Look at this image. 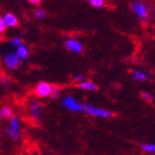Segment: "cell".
Instances as JSON below:
<instances>
[{
    "mask_svg": "<svg viewBox=\"0 0 155 155\" xmlns=\"http://www.w3.org/2000/svg\"><path fill=\"white\" fill-rule=\"evenodd\" d=\"M129 8L140 21H148L150 18V12L148 5L141 0H133L130 3Z\"/></svg>",
    "mask_w": 155,
    "mask_h": 155,
    "instance_id": "6da1fadb",
    "label": "cell"
},
{
    "mask_svg": "<svg viewBox=\"0 0 155 155\" xmlns=\"http://www.w3.org/2000/svg\"><path fill=\"white\" fill-rule=\"evenodd\" d=\"M84 111L90 116L97 117V118L109 119L114 116L112 111H110V110L105 109V108L97 107V106H94V105L88 104V103L84 104Z\"/></svg>",
    "mask_w": 155,
    "mask_h": 155,
    "instance_id": "7a4b0ae2",
    "label": "cell"
},
{
    "mask_svg": "<svg viewBox=\"0 0 155 155\" xmlns=\"http://www.w3.org/2000/svg\"><path fill=\"white\" fill-rule=\"evenodd\" d=\"M3 132L6 137L12 139L13 141H18L20 139V133H21V122L18 116L13 115L9 119L8 128H5Z\"/></svg>",
    "mask_w": 155,
    "mask_h": 155,
    "instance_id": "3957f363",
    "label": "cell"
},
{
    "mask_svg": "<svg viewBox=\"0 0 155 155\" xmlns=\"http://www.w3.org/2000/svg\"><path fill=\"white\" fill-rule=\"evenodd\" d=\"M61 104L64 108L73 112H82L84 111V104L79 102L74 96L67 95L64 96L61 100Z\"/></svg>",
    "mask_w": 155,
    "mask_h": 155,
    "instance_id": "277c9868",
    "label": "cell"
},
{
    "mask_svg": "<svg viewBox=\"0 0 155 155\" xmlns=\"http://www.w3.org/2000/svg\"><path fill=\"white\" fill-rule=\"evenodd\" d=\"M51 88H52L51 84H49L48 82L41 81L35 87V94L37 97H40V98L48 97L50 96Z\"/></svg>",
    "mask_w": 155,
    "mask_h": 155,
    "instance_id": "5b68a950",
    "label": "cell"
},
{
    "mask_svg": "<svg viewBox=\"0 0 155 155\" xmlns=\"http://www.w3.org/2000/svg\"><path fill=\"white\" fill-rule=\"evenodd\" d=\"M3 61H4L5 66L10 70H15V69L19 68V66L21 64V60L19 59V57L15 52L7 53L5 55Z\"/></svg>",
    "mask_w": 155,
    "mask_h": 155,
    "instance_id": "8992f818",
    "label": "cell"
},
{
    "mask_svg": "<svg viewBox=\"0 0 155 155\" xmlns=\"http://www.w3.org/2000/svg\"><path fill=\"white\" fill-rule=\"evenodd\" d=\"M64 46H65L66 49H68L69 51H71L73 53H75V54H80L84 51L83 44L75 38H68L65 41Z\"/></svg>",
    "mask_w": 155,
    "mask_h": 155,
    "instance_id": "52a82bcc",
    "label": "cell"
},
{
    "mask_svg": "<svg viewBox=\"0 0 155 155\" xmlns=\"http://www.w3.org/2000/svg\"><path fill=\"white\" fill-rule=\"evenodd\" d=\"M42 110H43V107H42L41 103L38 101H32L29 105V114L30 116L35 120L39 121L42 115Z\"/></svg>",
    "mask_w": 155,
    "mask_h": 155,
    "instance_id": "ba28073f",
    "label": "cell"
},
{
    "mask_svg": "<svg viewBox=\"0 0 155 155\" xmlns=\"http://www.w3.org/2000/svg\"><path fill=\"white\" fill-rule=\"evenodd\" d=\"M2 18H3V20H4V21H5L8 28H15V27H18L19 24H20L18 17L12 12L5 13L4 15L2 16Z\"/></svg>",
    "mask_w": 155,
    "mask_h": 155,
    "instance_id": "9c48e42d",
    "label": "cell"
},
{
    "mask_svg": "<svg viewBox=\"0 0 155 155\" xmlns=\"http://www.w3.org/2000/svg\"><path fill=\"white\" fill-rule=\"evenodd\" d=\"M78 87L84 91H96L97 89V86L90 80H84L81 83H78Z\"/></svg>",
    "mask_w": 155,
    "mask_h": 155,
    "instance_id": "30bf717a",
    "label": "cell"
},
{
    "mask_svg": "<svg viewBox=\"0 0 155 155\" xmlns=\"http://www.w3.org/2000/svg\"><path fill=\"white\" fill-rule=\"evenodd\" d=\"M15 53L17 54V56H18L21 61H23V60L28 58V56H29V53H30V50H29V48H28L26 45L22 44L21 46H20V47H18L16 48Z\"/></svg>",
    "mask_w": 155,
    "mask_h": 155,
    "instance_id": "8fae6325",
    "label": "cell"
},
{
    "mask_svg": "<svg viewBox=\"0 0 155 155\" xmlns=\"http://www.w3.org/2000/svg\"><path fill=\"white\" fill-rule=\"evenodd\" d=\"M132 78L134 81L137 83H143L148 80L149 76L145 72L140 71V70H136V71L132 73Z\"/></svg>",
    "mask_w": 155,
    "mask_h": 155,
    "instance_id": "7c38bea8",
    "label": "cell"
},
{
    "mask_svg": "<svg viewBox=\"0 0 155 155\" xmlns=\"http://www.w3.org/2000/svg\"><path fill=\"white\" fill-rule=\"evenodd\" d=\"M140 149L148 154H155V143H143L140 145Z\"/></svg>",
    "mask_w": 155,
    "mask_h": 155,
    "instance_id": "4fadbf2b",
    "label": "cell"
},
{
    "mask_svg": "<svg viewBox=\"0 0 155 155\" xmlns=\"http://www.w3.org/2000/svg\"><path fill=\"white\" fill-rule=\"evenodd\" d=\"M48 16V12L41 8H36L34 10V17L37 20H44Z\"/></svg>",
    "mask_w": 155,
    "mask_h": 155,
    "instance_id": "5bb4252c",
    "label": "cell"
},
{
    "mask_svg": "<svg viewBox=\"0 0 155 155\" xmlns=\"http://www.w3.org/2000/svg\"><path fill=\"white\" fill-rule=\"evenodd\" d=\"M1 110H2V115H3V118H6V119H10L14 114H13V110L10 106L8 105H5L3 107H1Z\"/></svg>",
    "mask_w": 155,
    "mask_h": 155,
    "instance_id": "9a60e30c",
    "label": "cell"
},
{
    "mask_svg": "<svg viewBox=\"0 0 155 155\" xmlns=\"http://www.w3.org/2000/svg\"><path fill=\"white\" fill-rule=\"evenodd\" d=\"M61 94V87L59 86H52L51 92H50V97H52L53 100H57L60 97Z\"/></svg>",
    "mask_w": 155,
    "mask_h": 155,
    "instance_id": "2e32d148",
    "label": "cell"
},
{
    "mask_svg": "<svg viewBox=\"0 0 155 155\" xmlns=\"http://www.w3.org/2000/svg\"><path fill=\"white\" fill-rule=\"evenodd\" d=\"M88 2L95 8H101L105 6V0H88Z\"/></svg>",
    "mask_w": 155,
    "mask_h": 155,
    "instance_id": "e0dca14e",
    "label": "cell"
},
{
    "mask_svg": "<svg viewBox=\"0 0 155 155\" xmlns=\"http://www.w3.org/2000/svg\"><path fill=\"white\" fill-rule=\"evenodd\" d=\"M0 83H1L5 87H8L11 84V81H10V78L7 74H0Z\"/></svg>",
    "mask_w": 155,
    "mask_h": 155,
    "instance_id": "ac0fdd59",
    "label": "cell"
},
{
    "mask_svg": "<svg viewBox=\"0 0 155 155\" xmlns=\"http://www.w3.org/2000/svg\"><path fill=\"white\" fill-rule=\"evenodd\" d=\"M141 97L144 101H146L147 102H151L154 100V96L153 94H151L149 91H142L141 92Z\"/></svg>",
    "mask_w": 155,
    "mask_h": 155,
    "instance_id": "d6986e66",
    "label": "cell"
},
{
    "mask_svg": "<svg viewBox=\"0 0 155 155\" xmlns=\"http://www.w3.org/2000/svg\"><path fill=\"white\" fill-rule=\"evenodd\" d=\"M10 44H11L12 47L17 48L18 47H20V46H21L23 44V40L21 37H13L11 39V41H10Z\"/></svg>",
    "mask_w": 155,
    "mask_h": 155,
    "instance_id": "ffe728a7",
    "label": "cell"
},
{
    "mask_svg": "<svg viewBox=\"0 0 155 155\" xmlns=\"http://www.w3.org/2000/svg\"><path fill=\"white\" fill-rule=\"evenodd\" d=\"M7 25H6V23H5V21H4V20H3V18L0 16V35H2V34H4L5 32H6V30H7Z\"/></svg>",
    "mask_w": 155,
    "mask_h": 155,
    "instance_id": "44dd1931",
    "label": "cell"
},
{
    "mask_svg": "<svg viewBox=\"0 0 155 155\" xmlns=\"http://www.w3.org/2000/svg\"><path fill=\"white\" fill-rule=\"evenodd\" d=\"M74 80L78 84V83H81L82 81L84 80V76L83 75V74H76L74 77Z\"/></svg>",
    "mask_w": 155,
    "mask_h": 155,
    "instance_id": "7402d4cb",
    "label": "cell"
},
{
    "mask_svg": "<svg viewBox=\"0 0 155 155\" xmlns=\"http://www.w3.org/2000/svg\"><path fill=\"white\" fill-rule=\"evenodd\" d=\"M28 2L34 6H39L42 2V0H28Z\"/></svg>",
    "mask_w": 155,
    "mask_h": 155,
    "instance_id": "603a6c76",
    "label": "cell"
},
{
    "mask_svg": "<svg viewBox=\"0 0 155 155\" xmlns=\"http://www.w3.org/2000/svg\"><path fill=\"white\" fill-rule=\"evenodd\" d=\"M3 119V115H2V110H1V107H0V121Z\"/></svg>",
    "mask_w": 155,
    "mask_h": 155,
    "instance_id": "cb8c5ba5",
    "label": "cell"
}]
</instances>
